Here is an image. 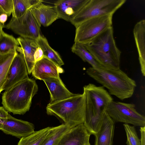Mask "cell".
<instances>
[{"instance_id":"obj_1","label":"cell","mask_w":145,"mask_h":145,"mask_svg":"<svg viewBox=\"0 0 145 145\" xmlns=\"http://www.w3.org/2000/svg\"><path fill=\"white\" fill-rule=\"evenodd\" d=\"M83 90L85 100L83 124L91 135H94L99 129L103 114L113 99L103 86L89 83L84 87Z\"/></svg>"},{"instance_id":"obj_2","label":"cell","mask_w":145,"mask_h":145,"mask_svg":"<svg viewBox=\"0 0 145 145\" xmlns=\"http://www.w3.org/2000/svg\"><path fill=\"white\" fill-rule=\"evenodd\" d=\"M86 73L90 77L108 90L110 95L123 101L131 97L137 86L135 81L120 69H113L102 66L88 68Z\"/></svg>"},{"instance_id":"obj_3","label":"cell","mask_w":145,"mask_h":145,"mask_svg":"<svg viewBox=\"0 0 145 145\" xmlns=\"http://www.w3.org/2000/svg\"><path fill=\"white\" fill-rule=\"evenodd\" d=\"M84 45L97 61L103 67L116 70L120 69L121 52L116 46L112 26Z\"/></svg>"},{"instance_id":"obj_4","label":"cell","mask_w":145,"mask_h":145,"mask_svg":"<svg viewBox=\"0 0 145 145\" xmlns=\"http://www.w3.org/2000/svg\"><path fill=\"white\" fill-rule=\"evenodd\" d=\"M38 90L34 79H25L5 90L2 97L3 107L14 114L23 115L29 110Z\"/></svg>"},{"instance_id":"obj_5","label":"cell","mask_w":145,"mask_h":145,"mask_svg":"<svg viewBox=\"0 0 145 145\" xmlns=\"http://www.w3.org/2000/svg\"><path fill=\"white\" fill-rule=\"evenodd\" d=\"M46 113L59 119L70 128L83 124L85 113L84 94H74L65 99L50 103Z\"/></svg>"},{"instance_id":"obj_6","label":"cell","mask_w":145,"mask_h":145,"mask_svg":"<svg viewBox=\"0 0 145 145\" xmlns=\"http://www.w3.org/2000/svg\"><path fill=\"white\" fill-rule=\"evenodd\" d=\"M126 0H89L71 21L75 27L92 18L104 15H113Z\"/></svg>"},{"instance_id":"obj_7","label":"cell","mask_w":145,"mask_h":145,"mask_svg":"<svg viewBox=\"0 0 145 145\" xmlns=\"http://www.w3.org/2000/svg\"><path fill=\"white\" fill-rule=\"evenodd\" d=\"M113 15H104L89 19L76 27L74 42L88 43L107 28L112 26Z\"/></svg>"},{"instance_id":"obj_8","label":"cell","mask_w":145,"mask_h":145,"mask_svg":"<svg viewBox=\"0 0 145 145\" xmlns=\"http://www.w3.org/2000/svg\"><path fill=\"white\" fill-rule=\"evenodd\" d=\"M135 108V105L132 103L112 101L108 105L106 112L114 122L145 126V116L139 113Z\"/></svg>"},{"instance_id":"obj_9","label":"cell","mask_w":145,"mask_h":145,"mask_svg":"<svg viewBox=\"0 0 145 145\" xmlns=\"http://www.w3.org/2000/svg\"><path fill=\"white\" fill-rule=\"evenodd\" d=\"M4 28L11 30L20 37L34 40L42 35L40 27L29 9L20 17H12Z\"/></svg>"},{"instance_id":"obj_10","label":"cell","mask_w":145,"mask_h":145,"mask_svg":"<svg viewBox=\"0 0 145 145\" xmlns=\"http://www.w3.org/2000/svg\"><path fill=\"white\" fill-rule=\"evenodd\" d=\"M27 68L22 54L18 53L14 58L9 69L3 90L28 78Z\"/></svg>"},{"instance_id":"obj_11","label":"cell","mask_w":145,"mask_h":145,"mask_svg":"<svg viewBox=\"0 0 145 145\" xmlns=\"http://www.w3.org/2000/svg\"><path fill=\"white\" fill-rule=\"evenodd\" d=\"M34 129L33 123L16 118L8 114L1 130L6 134L21 138L33 133Z\"/></svg>"},{"instance_id":"obj_12","label":"cell","mask_w":145,"mask_h":145,"mask_svg":"<svg viewBox=\"0 0 145 145\" xmlns=\"http://www.w3.org/2000/svg\"><path fill=\"white\" fill-rule=\"evenodd\" d=\"M88 1L59 0L55 2L54 6L59 18L71 22Z\"/></svg>"},{"instance_id":"obj_13","label":"cell","mask_w":145,"mask_h":145,"mask_svg":"<svg viewBox=\"0 0 145 145\" xmlns=\"http://www.w3.org/2000/svg\"><path fill=\"white\" fill-rule=\"evenodd\" d=\"M43 2L41 0L29 9L40 27H47L59 18L54 6L44 4Z\"/></svg>"},{"instance_id":"obj_14","label":"cell","mask_w":145,"mask_h":145,"mask_svg":"<svg viewBox=\"0 0 145 145\" xmlns=\"http://www.w3.org/2000/svg\"><path fill=\"white\" fill-rule=\"evenodd\" d=\"M64 72L61 67L44 58L35 63L31 73L36 79L44 80L49 78H60L59 73Z\"/></svg>"},{"instance_id":"obj_15","label":"cell","mask_w":145,"mask_h":145,"mask_svg":"<svg viewBox=\"0 0 145 145\" xmlns=\"http://www.w3.org/2000/svg\"><path fill=\"white\" fill-rule=\"evenodd\" d=\"M91 134L83 124L71 128L60 140L57 145H87Z\"/></svg>"},{"instance_id":"obj_16","label":"cell","mask_w":145,"mask_h":145,"mask_svg":"<svg viewBox=\"0 0 145 145\" xmlns=\"http://www.w3.org/2000/svg\"><path fill=\"white\" fill-rule=\"evenodd\" d=\"M114 127V122L106 112L103 114L100 127L94 135L95 145H112Z\"/></svg>"},{"instance_id":"obj_17","label":"cell","mask_w":145,"mask_h":145,"mask_svg":"<svg viewBox=\"0 0 145 145\" xmlns=\"http://www.w3.org/2000/svg\"><path fill=\"white\" fill-rule=\"evenodd\" d=\"M133 34L138 53L141 71L145 76V20L137 22L133 29Z\"/></svg>"},{"instance_id":"obj_18","label":"cell","mask_w":145,"mask_h":145,"mask_svg":"<svg viewBox=\"0 0 145 145\" xmlns=\"http://www.w3.org/2000/svg\"><path fill=\"white\" fill-rule=\"evenodd\" d=\"M20 47L17 51L23 55L27 69L30 74L35 64L34 54L38 47L35 41L33 39L19 37L17 39Z\"/></svg>"},{"instance_id":"obj_19","label":"cell","mask_w":145,"mask_h":145,"mask_svg":"<svg viewBox=\"0 0 145 145\" xmlns=\"http://www.w3.org/2000/svg\"><path fill=\"white\" fill-rule=\"evenodd\" d=\"M50 93V103L63 100L72 96L61 78H49L43 80Z\"/></svg>"},{"instance_id":"obj_20","label":"cell","mask_w":145,"mask_h":145,"mask_svg":"<svg viewBox=\"0 0 145 145\" xmlns=\"http://www.w3.org/2000/svg\"><path fill=\"white\" fill-rule=\"evenodd\" d=\"M38 47L42 49L44 58L52 61L59 67L64 65V63L58 53L50 46L46 39L41 35L35 40Z\"/></svg>"},{"instance_id":"obj_21","label":"cell","mask_w":145,"mask_h":145,"mask_svg":"<svg viewBox=\"0 0 145 145\" xmlns=\"http://www.w3.org/2000/svg\"><path fill=\"white\" fill-rule=\"evenodd\" d=\"M17 53L16 50L7 53H0V93L3 91L9 69Z\"/></svg>"},{"instance_id":"obj_22","label":"cell","mask_w":145,"mask_h":145,"mask_svg":"<svg viewBox=\"0 0 145 145\" xmlns=\"http://www.w3.org/2000/svg\"><path fill=\"white\" fill-rule=\"evenodd\" d=\"M51 127H48L21 138L17 145H42L49 133Z\"/></svg>"},{"instance_id":"obj_23","label":"cell","mask_w":145,"mask_h":145,"mask_svg":"<svg viewBox=\"0 0 145 145\" xmlns=\"http://www.w3.org/2000/svg\"><path fill=\"white\" fill-rule=\"evenodd\" d=\"M71 51L85 62H87L94 68H97L102 66L95 60L91 54L86 49L84 44L74 42L71 47Z\"/></svg>"},{"instance_id":"obj_24","label":"cell","mask_w":145,"mask_h":145,"mask_svg":"<svg viewBox=\"0 0 145 145\" xmlns=\"http://www.w3.org/2000/svg\"><path fill=\"white\" fill-rule=\"evenodd\" d=\"M70 129L64 124L52 127L42 145H57L61 137Z\"/></svg>"},{"instance_id":"obj_25","label":"cell","mask_w":145,"mask_h":145,"mask_svg":"<svg viewBox=\"0 0 145 145\" xmlns=\"http://www.w3.org/2000/svg\"><path fill=\"white\" fill-rule=\"evenodd\" d=\"M40 0H12V17H20L32 6L40 2Z\"/></svg>"},{"instance_id":"obj_26","label":"cell","mask_w":145,"mask_h":145,"mask_svg":"<svg viewBox=\"0 0 145 145\" xmlns=\"http://www.w3.org/2000/svg\"><path fill=\"white\" fill-rule=\"evenodd\" d=\"M19 45L17 39L12 35L2 31L0 36V53H7L17 50Z\"/></svg>"},{"instance_id":"obj_27","label":"cell","mask_w":145,"mask_h":145,"mask_svg":"<svg viewBox=\"0 0 145 145\" xmlns=\"http://www.w3.org/2000/svg\"><path fill=\"white\" fill-rule=\"evenodd\" d=\"M127 136L126 143L127 145H141V141L137 135L134 126L128 124H123Z\"/></svg>"},{"instance_id":"obj_28","label":"cell","mask_w":145,"mask_h":145,"mask_svg":"<svg viewBox=\"0 0 145 145\" xmlns=\"http://www.w3.org/2000/svg\"><path fill=\"white\" fill-rule=\"evenodd\" d=\"M0 8L8 16H10L13 10L12 0H0Z\"/></svg>"},{"instance_id":"obj_29","label":"cell","mask_w":145,"mask_h":145,"mask_svg":"<svg viewBox=\"0 0 145 145\" xmlns=\"http://www.w3.org/2000/svg\"><path fill=\"white\" fill-rule=\"evenodd\" d=\"M8 114V112L3 106L0 107V130L2 129Z\"/></svg>"},{"instance_id":"obj_30","label":"cell","mask_w":145,"mask_h":145,"mask_svg":"<svg viewBox=\"0 0 145 145\" xmlns=\"http://www.w3.org/2000/svg\"><path fill=\"white\" fill-rule=\"evenodd\" d=\"M8 16L0 8V36L3 31L4 23L6 21Z\"/></svg>"},{"instance_id":"obj_31","label":"cell","mask_w":145,"mask_h":145,"mask_svg":"<svg viewBox=\"0 0 145 145\" xmlns=\"http://www.w3.org/2000/svg\"><path fill=\"white\" fill-rule=\"evenodd\" d=\"M44 58L43 52L40 48L38 47L34 54L35 63L40 61Z\"/></svg>"},{"instance_id":"obj_32","label":"cell","mask_w":145,"mask_h":145,"mask_svg":"<svg viewBox=\"0 0 145 145\" xmlns=\"http://www.w3.org/2000/svg\"><path fill=\"white\" fill-rule=\"evenodd\" d=\"M141 145H145V126L140 127Z\"/></svg>"},{"instance_id":"obj_33","label":"cell","mask_w":145,"mask_h":145,"mask_svg":"<svg viewBox=\"0 0 145 145\" xmlns=\"http://www.w3.org/2000/svg\"><path fill=\"white\" fill-rule=\"evenodd\" d=\"M87 145H91L90 143H89L88 144H87Z\"/></svg>"}]
</instances>
